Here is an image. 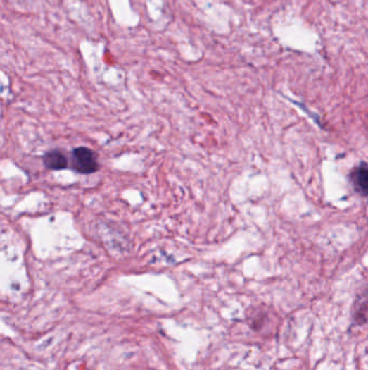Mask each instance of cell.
I'll return each mask as SVG.
<instances>
[{"instance_id": "obj_1", "label": "cell", "mask_w": 368, "mask_h": 370, "mask_svg": "<svg viewBox=\"0 0 368 370\" xmlns=\"http://www.w3.org/2000/svg\"><path fill=\"white\" fill-rule=\"evenodd\" d=\"M72 165L75 171L84 175L95 173L99 169L98 159L94 152L84 147L74 149Z\"/></svg>"}, {"instance_id": "obj_2", "label": "cell", "mask_w": 368, "mask_h": 370, "mask_svg": "<svg viewBox=\"0 0 368 370\" xmlns=\"http://www.w3.org/2000/svg\"><path fill=\"white\" fill-rule=\"evenodd\" d=\"M350 181L357 193L368 196V165L362 164L359 167H355L350 173Z\"/></svg>"}, {"instance_id": "obj_3", "label": "cell", "mask_w": 368, "mask_h": 370, "mask_svg": "<svg viewBox=\"0 0 368 370\" xmlns=\"http://www.w3.org/2000/svg\"><path fill=\"white\" fill-rule=\"evenodd\" d=\"M44 164L48 169L51 171H62L68 167L66 157L58 151L49 152L44 156Z\"/></svg>"}]
</instances>
